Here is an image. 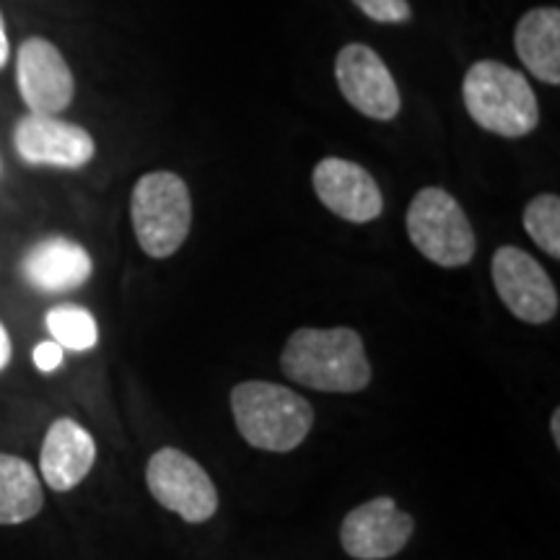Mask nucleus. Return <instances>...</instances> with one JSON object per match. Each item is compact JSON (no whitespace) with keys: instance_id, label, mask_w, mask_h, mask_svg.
Wrapping results in <instances>:
<instances>
[{"instance_id":"nucleus-1","label":"nucleus","mask_w":560,"mask_h":560,"mask_svg":"<svg viewBox=\"0 0 560 560\" xmlns=\"http://www.w3.org/2000/svg\"><path fill=\"white\" fill-rule=\"evenodd\" d=\"M280 371L301 387L335 395H353L371 384L366 348L350 327H301L285 340Z\"/></svg>"},{"instance_id":"nucleus-2","label":"nucleus","mask_w":560,"mask_h":560,"mask_svg":"<svg viewBox=\"0 0 560 560\" xmlns=\"http://www.w3.org/2000/svg\"><path fill=\"white\" fill-rule=\"evenodd\" d=\"M231 416L249 446L285 454L304 444L314 425L306 397L272 382H242L231 389Z\"/></svg>"},{"instance_id":"nucleus-3","label":"nucleus","mask_w":560,"mask_h":560,"mask_svg":"<svg viewBox=\"0 0 560 560\" xmlns=\"http://www.w3.org/2000/svg\"><path fill=\"white\" fill-rule=\"evenodd\" d=\"M462 100L472 120L493 136L524 138L540 122V107L529 79L499 60H478L467 70Z\"/></svg>"},{"instance_id":"nucleus-4","label":"nucleus","mask_w":560,"mask_h":560,"mask_svg":"<svg viewBox=\"0 0 560 560\" xmlns=\"http://www.w3.org/2000/svg\"><path fill=\"white\" fill-rule=\"evenodd\" d=\"M130 221L140 249L153 260H166L190 236V187L174 172L143 174L130 195Z\"/></svg>"},{"instance_id":"nucleus-5","label":"nucleus","mask_w":560,"mask_h":560,"mask_svg":"<svg viewBox=\"0 0 560 560\" xmlns=\"http://www.w3.org/2000/svg\"><path fill=\"white\" fill-rule=\"evenodd\" d=\"M405 226L412 247L439 268H465L478 249L470 219L444 187H423L410 202Z\"/></svg>"},{"instance_id":"nucleus-6","label":"nucleus","mask_w":560,"mask_h":560,"mask_svg":"<svg viewBox=\"0 0 560 560\" xmlns=\"http://www.w3.org/2000/svg\"><path fill=\"white\" fill-rule=\"evenodd\" d=\"M145 482L166 511L190 524H202L219 511V490L190 454L164 446L149 459Z\"/></svg>"},{"instance_id":"nucleus-7","label":"nucleus","mask_w":560,"mask_h":560,"mask_svg":"<svg viewBox=\"0 0 560 560\" xmlns=\"http://www.w3.org/2000/svg\"><path fill=\"white\" fill-rule=\"evenodd\" d=\"M13 151L26 166L79 172L96 156V140L81 125L60 115L26 112L13 128Z\"/></svg>"},{"instance_id":"nucleus-8","label":"nucleus","mask_w":560,"mask_h":560,"mask_svg":"<svg viewBox=\"0 0 560 560\" xmlns=\"http://www.w3.org/2000/svg\"><path fill=\"white\" fill-rule=\"evenodd\" d=\"M16 89L32 115H60L73 104L75 75L47 37H26L16 50Z\"/></svg>"},{"instance_id":"nucleus-9","label":"nucleus","mask_w":560,"mask_h":560,"mask_svg":"<svg viewBox=\"0 0 560 560\" xmlns=\"http://www.w3.org/2000/svg\"><path fill=\"white\" fill-rule=\"evenodd\" d=\"M503 306L527 325H545L558 314V291L540 262L520 247H499L490 262Z\"/></svg>"},{"instance_id":"nucleus-10","label":"nucleus","mask_w":560,"mask_h":560,"mask_svg":"<svg viewBox=\"0 0 560 560\" xmlns=\"http://www.w3.org/2000/svg\"><path fill=\"white\" fill-rule=\"evenodd\" d=\"M335 81L346 102L363 117L389 122L400 115L402 96L397 81L392 79L380 52L369 45L353 42L342 47L335 58Z\"/></svg>"},{"instance_id":"nucleus-11","label":"nucleus","mask_w":560,"mask_h":560,"mask_svg":"<svg viewBox=\"0 0 560 560\" xmlns=\"http://www.w3.org/2000/svg\"><path fill=\"white\" fill-rule=\"evenodd\" d=\"M412 529L416 522L408 511L397 509L389 495H380L342 520L340 545L355 560H387L408 545Z\"/></svg>"},{"instance_id":"nucleus-12","label":"nucleus","mask_w":560,"mask_h":560,"mask_svg":"<svg viewBox=\"0 0 560 560\" xmlns=\"http://www.w3.org/2000/svg\"><path fill=\"white\" fill-rule=\"evenodd\" d=\"M312 187L322 206L348 223L376 221L384 210L380 185L355 161L322 159L312 172Z\"/></svg>"},{"instance_id":"nucleus-13","label":"nucleus","mask_w":560,"mask_h":560,"mask_svg":"<svg viewBox=\"0 0 560 560\" xmlns=\"http://www.w3.org/2000/svg\"><path fill=\"white\" fill-rule=\"evenodd\" d=\"M96 441L79 420L58 418L47 429L39 452V472L55 493H68L81 486L83 478L94 470Z\"/></svg>"},{"instance_id":"nucleus-14","label":"nucleus","mask_w":560,"mask_h":560,"mask_svg":"<svg viewBox=\"0 0 560 560\" xmlns=\"http://www.w3.org/2000/svg\"><path fill=\"white\" fill-rule=\"evenodd\" d=\"M94 272V260L79 242L47 236L21 260V276L39 293H68L81 289Z\"/></svg>"},{"instance_id":"nucleus-15","label":"nucleus","mask_w":560,"mask_h":560,"mask_svg":"<svg viewBox=\"0 0 560 560\" xmlns=\"http://www.w3.org/2000/svg\"><path fill=\"white\" fill-rule=\"evenodd\" d=\"M514 50L535 79L550 86L560 83V11L532 9L514 30Z\"/></svg>"},{"instance_id":"nucleus-16","label":"nucleus","mask_w":560,"mask_h":560,"mask_svg":"<svg viewBox=\"0 0 560 560\" xmlns=\"http://www.w3.org/2000/svg\"><path fill=\"white\" fill-rule=\"evenodd\" d=\"M45 506L39 475L16 454H0V524H24Z\"/></svg>"},{"instance_id":"nucleus-17","label":"nucleus","mask_w":560,"mask_h":560,"mask_svg":"<svg viewBox=\"0 0 560 560\" xmlns=\"http://www.w3.org/2000/svg\"><path fill=\"white\" fill-rule=\"evenodd\" d=\"M50 340L58 342L62 350H73V353H86L96 348L100 342V325H96L94 314L83 306L60 304L52 306L45 317Z\"/></svg>"},{"instance_id":"nucleus-18","label":"nucleus","mask_w":560,"mask_h":560,"mask_svg":"<svg viewBox=\"0 0 560 560\" xmlns=\"http://www.w3.org/2000/svg\"><path fill=\"white\" fill-rule=\"evenodd\" d=\"M524 231L552 260L560 257V198L552 192L537 195L524 208Z\"/></svg>"},{"instance_id":"nucleus-19","label":"nucleus","mask_w":560,"mask_h":560,"mask_svg":"<svg viewBox=\"0 0 560 560\" xmlns=\"http://www.w3.org/2000/svg\"><path fill=\"white\" fill-rule=\"evenodd\" d=\"M353 5L363 16L380 24H408L410 21L408 0H353Z\"/></svg>"},{"instance_id":"nucleus-20","label":"nucleus","mask_w":560,"mask_h":560,"mask_svg":"<svg viewBox=\"0 0 560 560\" xmlns=\"http://www.w3.org/2000/svg\"><path fill=\"white\" fill-rule=\"evenodd\" d=\"M62 359H66V350H62L55 340L39 342L32 353L34 366H37L42 374H52V371H58L62 366Z\"/></svg>"},{"instance_id":"nucleus-21","label":"nucleus","mask_w":560,"mask_h":560,"mask_svg":"<svg viewBox=\"0 0 560 560\" xmlns=\"http://www.w3.org/2000/svg\"><path fill=\"white\" fill-rule=\"evenodd\" d=\"M11 60V37H9V24H5L3 11H0V70L9 66Z\"/></svg>"},{"instance_id":"nucleus-22","label":"nucleus","mask_w":560,"mask_h":560,"mask_svg":"<svg viewBox=\"0 0 560 560\" xmlns=\"http://www.w3.org/2000/svg\"><path fill=\"white\" fill-rule=\"evenodd\" d=\"M11 355H13V346H11V338H9V330L3 327V322H0V371L11 363Z\"/></svg>"},{"instance_id":"nucleus-23","label":"nucleus","mask_w":560,"mask_h":560,"mask_svg":"<svg viewBox=\"0 0 560 560\" xmlns=\"http://www.w3.org/2000/svg\"><path fill=\"white\" fill-rule=\"evenodd\" d=\"M550 431H552V441H556V446H560V410L552 412V420H550Z\"/></svg>"},{"instance_id":"nucleus-24","label":"nucleus","mask_w":560,"mask_h":560,"mask_svg":"<svg viewBox=\"0 0 560 560\" xmlns=\"http://www.w3.org/2000/svg\"><path fill=\"white\" fill-rule=\"evenodd\" d=\"M0 170H3V161H0Z\"/></svg>"}]
</instances>
